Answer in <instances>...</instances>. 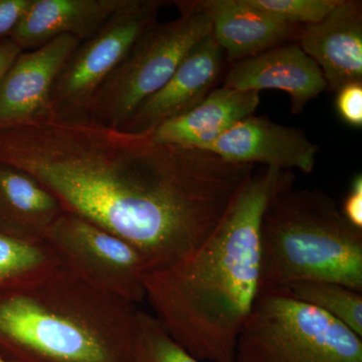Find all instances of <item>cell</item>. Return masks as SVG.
<instances>
[{
    "label": "cell",
    "mask_w": 362,
    "mask_h": 362,
    "mask_svg": "<svg viewBox=\"0 0 362 362\" xmlns=\"http://www.w3.org/2000/svg\"><path fill=\"white\" fill-rule=\"evenodd\" d=\"M0 362H6V361H2V359H1V358H0Z\"/></svg>",
    "instance_id": "484cf974"
},
{
    "label": "cell",
    "mask_w": 362,
    "mask_h": 362,
    "mask_svg": "<svg viewBox=\"0 0 362 362\" xmlns=\"http://www.w3.org/2000/svg\"><path fill=\"white\" fill-rule=\"evenodd\" d=\"M338 115L356 128L362 127V83H352L337 92L335 102Z\"/></svg>",
    "instance_id": "7402d4cb"
},
{
    "label": "cell",
    "mask_w": 362,
    "mask_h": 362,
    "mask_svg": "<svg viewBox=\"0 0 362 362\" xmlns=\"http://www.w3.org/2000/svg\"><path fill=\"white\" fill-rule=\"evenodd\" d=\"M138 312L62 264L0 293V358L136 362Z\"/></svg>",
    "instance_id": "3957f363"
},
{
    "label": "cell",
    "mask_w": 362,
    "mask_h": 362,
    "mask_svg": "<svg viewBox=\"0 0 362 362\" xmlns=\"http://www.w3.org/2000/svg\"><path fill=\"white\" fill-rule=\"evenodd\" d=\"M127 0H32L11 35L23 51H32L63 35L81 42L96 35Z\"/></svg>",
    "instance_id": "5bb4252c"
},
{
    "label": "cell",
    "mask_w": 362,
    "mask_h": 362,
    "mask_svg": "<svg viewBox=\"0 0 362 362\" xmlns=\"http://www.w3.org/2000/svg\"><path fill=\"white\" fill-rule=\"evenodd\" d=\"M202 149L233 163H259L289 171L298 169L306 175L313 171L319 152V147L303 130L254 115L235 123Z\"/></svg>",
    "instance_id": "9c48e42d"
},
{
    "label": "cell",
    "mask_w": 362,
    "mask_h": 362,
    "mask_svg": "<svg viewBox=\"0 0 362 362\" xmlns=\"http://www.w3.org/2000/svg\"><path fill=\"white\" fill-rule=\"evenodd\" d=\"M341 213L349 223L362 230V175L352 178L351 185L341 209Z\"/></svg>",
    "instance_id": "cb8c5ba5"
},
{
    "label": "cell",
    "mask_w": 362,
    "mask_h": 362,
    "mask_svg": "<svg viewBox=\"0 0 362 362\" xmlns=\"http://www.w3.org/2000/svg\"><path fill=\"white\" fill-rule=\"evenodd\" d=\"M23 52V49L11 39L0 42V81Z\"/></svg>",
    "instance_id": "d4e9b609"
},
{
    "label": "cell",
    "mask_w": 362,
    "mask_h": 362,
    "mask_svg": "<svg viewBox=\"0 0 362 362\" xmlns=\"http://www.w3.org/2000/svg\"><path fill=\"white\" fill-rule=\"evenodd\" d=\"M223 86L259 93L283 90L289 95L293 114L301 113L312 99L328 89L320 68L297 42L233 64Z\"/></svg>",
    "instance_id": "7c38bea8"
},
{
    "label": "cell",
    "mask_w": 362,
    "mask_h": 362,
    "mask_svg": "<svg viewBox=\"0 0 362 362\" xmlns=\"http://www.w3.org/2000/svg\"><path fill=\"white\" fill-rule=\"evenodd\" d=\"M261 94L223 87L211 90L187 113L169 119L153 131L159 141L204 148L216 141L235 123L252 116L258 108Z\"/></svg>",
    "instance_id": "2e32d148"
},
{
    "label": "cell",
    "mask_w": 362,
    "mask_h": 362,
    "mask_svg": "<svg viewBox=\"0 0 362 362\" xmlns=\"http://www.w3.org/2000/svg\"><path fill=\"white\" fill-rule=\"evenodd\" d=\"M44 239L64 265L90 284L136 305L145 299L146 264L129 243L69 211Z\"/></svg>",
    "instance_id": "ba28073f"
},
{
    "label": "cell",
    "mask_w": 362,
    "mask_h": 362,
    "mask_svg": "<svg viewBox=\"0 0 362 362\" xmlns=\"http://www.w3.org/2000/svg\"><path fill=\"white\" fill-rule=\"evenodd\" d=\"M0 162L28 171L66 211L129 243L148 272L187 258L254 165L52 110L0 127Z\"/></svg>",
    "instance_id": "6da1fadb"
},
{
    "label": "cell",
    "mask_w": 362,
    "mask_h": 362,
    "mask_svg": "<svg viewBox=\"0 0 362 362\" xmlns=\"http://www.w3.org/2000/svg\"><path fill=\"white\" fill-rule=\"evenodd\" d=\"M173 4L180 16L156 21L143 33L95 93L83 117L120 128L142 102L165 86L189 52L211 35V18L201 0Z\"/></svg>",
    "instance_id": "8992f818"
},
{
    "label": "cell",
    "mask_w": 362,
    "mask_h": 362,
    "mask_svg": "<svg viewBox=\"0 0 362 362\" xmlns=\"http://www.w3.org/2000/svg\"><path fill=\"white\" fill-rule=\"evenodd\" d=\"M297 40L333 92L362 83L361 1L340 0L320 23L302 26Z\"/></svg>",
    "instance_id": "4fadbf2b"
},
{
    "label": "cell",
    "mask_w": 362,
    "mask_h": 362,
    "mask_svg": "<svg viewBox=\"0 0 362 362\" xmlns=\"http://www.w3.org/2000/svg\"><path fill=\"white\" fill-rule=\"evenodd\" d=\"M281 290L337 319L362 337V292L324 281L292 283Z\"/></svg>",
    "instance_id": "d6986e66"
},
{
    "label": "cell",
    "mask_w": 362,
    "mask_h": 362,
    "mask_svg": "<svg viewBox=\"0 0 362 362\" xmlns=\"http://www.w3.org/2000/svg\"><path fill=\"white\" fill-rule=\"evenodd\" d=\"M32 0H0V42L11 37Z\"/></svg>",
    "instance_id": "603a6c76"
},
{
    "label": "cell",
    "mask_w": 362,
    "mask_h": 362,
    "mask_svg": "<svg viewBox=\"0 0 362 362\" xmlns=\"http://www.w3.org/2000/svg\"><path fill=\"white\" fill-rule=\"evenodd\" d=\"M235 362H362V337L284 290L259 295Z\"/></svg>",
    "instance_id": "5b68a950"
},
{
    "label": "cell",
    "mask_w": 362,
    "mask_h": 362,
    "mask_svg": "<svg viewBox=\"0 0 362 362\" xmlns=\"http://www.w3.org/2000/svg\"><path fill=\"white\" fill-rule=\"evenodd\" d=\"M136 362H202L195 358L164 329L156 316L138 312Z\"/></svg>",
    "instance_id": "ffe728a7"
},
{
    "label": "cell",
    "mask_w": 362,
    "mask_h": 362,
    "mask_svg": "<svg viewBox=\"0 0 362 362\" xmlns=\"http://www.w3.org/2000/svg\"><path fill=\"white\" fill-rule=\"evenodd\" d=\"M166 4L164 0H127L96 35L81 42L52 86L51 110L66 117L85 116L95 93L156 23Z\"/></svg>",
    "instance_id": "52a82bcc"
},
{
    "label": "cell",
    "mask_w": 362,
    "mask_h": 362,
    "mask_svg": "<svg viewBox=\"0 0 362 362\" xmlns=\"http://www.w3.org/2000/svg\"><path fill=\"white\" fill-rule=\"evenodd\" d=\"M81 40L63 35L23 51L0 81V127L51 110V93L59 71Z\"/></svg>",
    "instance_id": "8fae6325"
},
{
    "label": "cell",
    "mask_w": 362,
    "mask_h": 362,
    "mask_svg": "<svg viewBox=\"0 0 362 362\" xmlns=\"http://www.w3.org/2000/svg\"><path fill=\"white\" fill-rule=\"evenodd\" d=\"M65 211L59 199L37 178L0 162V230L44 238Z\"/></svg>",
    "instance_id": "e0dca14e"
},
{
    "label": "cell",
    "mask_w": 362,
    "mask_h": 362,
    "mask_svg": "<svg viewBox=\"0 0 362 362\" xmlns=\"http://www.w3.org/2000/svg\"><path fill=\"white\" fill-rule=\"evenodd\" d=\"M294 180L289 170H254L197 251L145 274V299L154 316L199 361L235 362L238 338L259 296L262 218Z\"/></svg>",
    "instance_id": "7a4b0ae2"
},
{
    "label": "cell",
    "mask_w": 362,
    "mask_h": 362,
    "mask_svg": "<svg viewBox=\"0 0 362 362\" xmlns=\"http://www.w3.org/2000/svg\"><path fill=\"white\" fill-rule=\"evenodd\" d=\"M251 6L274 18L305 26L323 21L339 4L340 0H247Z\"/></svg>",
    "instance_id": "44dd1931"
},
{
    "label": "cell",
    "mask_w": 362,
    "mask_h": 362,
    "mask_svg": "<svg viewBox=\"0 0 362 362\" xmlns=\"http://www.w3.org/2000/svg\"><path fill=\"white\" fill-rule=\"evenodd\" d=\"M259 295L324 281L362 292V230L320 189H289L267 206L259 226Z\"/></svg>",
    "instance_id": "277c9868"
},
{
    "label": "cell",
    "mask_w": 362,
    "mask_h": 362,
    "mask_svg": "<svg viewBox=\"0 0 362 362\" xmlns=\"http://www.w3.org/2000/svg\"><path fill=\"white\" fill-rule=\"evenodd\" d=\"M225 57L209 35L189 52L165 86L142 102L119 129L131 133L154 131L169 119L192 110L214 90Z\"/></svg>",
    "instance_id": "30bf717a"
},
{
    "label": "cell",
    "mask_w": 362,
    "mask_h": 362,
    "mask_svg": "<svg viewBox=\"0 0 362 362\" xmlns=\"http://www.w3.org/2000/svg\"><path fill=\"white\" fill-rule=\"evenodd\" d=\"M62 264L58 254L44 238L0 230V293Z\"/></svg>",
    "instance_id": "ac0fdd59"
},
{
    "label": "cell",
    "mask_w": 362,
    "mask_h": 362,
    "mask_svg": "<svg viewBox=\"0 0 362 362\" xmlns=\"http://www.w3.org/2000/svg\"><path fill=\"white\" fill-rule=\"evenodd\" d=\"M211 21V35L232 63L297 37L302 26L277 20L247 0H201Z\"/></svg>",
    "instance_id": "9a60e30c"
}]
</instances>
